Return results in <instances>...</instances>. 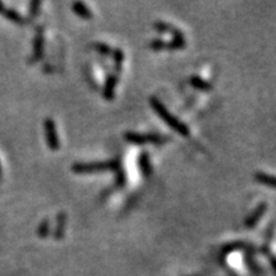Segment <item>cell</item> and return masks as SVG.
I'll return each mask as SVG.
<instances>
[{"mask_svg": "<svg viewBox=\"0 0 276 276\" xmlns=\"http://www.w3.org/2000/svg\"><path fill=\"white\" fill-rule=\"evenodd\" d=\"M72 170L74 173H91V172H99V170H115L118 173V177H117V183H118L119 187L124 185L125 183V177L124 173L121 170L120 164L119 161H100V162H88V164H81V162H77L72 166Z\"/></svg>", "mask_w": 276, "mask_h": 276, "instance_id": "6da1fadb", "label": "cell"}, {"mask_svg": "<svg viewBox=\"0 0 276 276\" xmlns=\"http://www.w3.org/2000/svg\"><path fill=\"white\" fill-rule=\"evenodd\" d=\"M150 104H151V108L158 113V117H160L162 120H165V123L170 127V128H173L174 131L178 132L179 135L183 136V137H188L189 136L188 127H187L184 123H182V121L179 120L178 118H175L174 115L170 114V111L164 106L162 102L158 101L156 98H151L150 99Z\"/></svg>", "mask_w": 276, "mask_h": 276, "instance_id": "7a4b0ae2", "label": "cell"}, {"mask_svg": "<svg viewBox=\"0 0 276 276\" xmlns=\"http://www.w3.org/2000/svg\"><path fill=\"white\" fill-rule=\"evenodd\" d=\"M155 27L158 31H166V32H170L173 35V41L170 44H166V47L169 49H182L185 46V39L183 36V34L178 28L173 27L172 24L165 23V22H156Z\"/></svg>", "mask_w": 276, "mask_h": 276, "instance_id": "3957f363", "label": "cell"}, {"mask_svg": "<svg viewBox=\"0 0 276 276\" xmlns=\"http://www.w3.org/2000/svg\"><path fill=\"white\" fill-rule=\"evenodd\" d=\"M45 133H46V142H47V147L53 150V151H57L60 147V143H59V138L57 135V127H55V123L53 119H46L45 120Z\"/></svg>", "mask_w": 276, "mask_h": 276, "instance_id": "277c9868", "label": "cell"}, {"mask_svg": "<svg viewBox=\"0 0 276 276\" xmlns=\"http://www.w3.org/2000/svg\"><path fill=\"white\" fill-rule=\"evenodd\" d=\"M124 138L128 142L136 143V145H143L147 142H155V143H160L162 142V137L156 135H138V133H132V132H127L124 135Z\"/></svg>", "mask_w": 276, "mask_h": 276, "instance_id": "5b68a950", "label": "cell"}, {"mask_svg": "<svg viewBox=\"0 0 276 276\" xmlns=\"http://www.w3.org/2000/svg\"><path fill=\"white\" fill-rule=\"evenodd\" d=\"M117 83H118V77L117 74H111L109 76L108 81L105 83L104 91H102V95L106 100H113L114 99V90L117 87Z\"/></svg>", "mask_w": 276, "mask_h": 276, "instance_id": "8992f818", "label": "cell"}, {"mask_svg": "<svg viewBox=\"0 0 276 276\" xmlns=\"http://www.w3.org/2000/svg\"><path fill=\"white\" fill-rule=\"evenodd\" d=\"M267 210V205L266 203H261V205L257 207L255 211L252 212V215L249 216L248 219L246 220V226L247 228H253V226L256 225L258 220L262 217V215L265 214V211Z\"/></svg>", "mask_w": 276, "mask_h": 276, "instance_id": "52a82bcc", "label": "cell"}, {"mask_svg": "<svg viewBox=\"0 0 276 276\" xmlns=\"http://www.w3.org/2000/svg\"><path fill=\"white\" fill-rule=\"evenodd\" d=\"M73 10L77 16H79V17L82 18H86V20H88V18H91L92 16H94L91 10H90V8L84 3H79V1L73 3Z\"/></svg>", "mask_w": 276, "mask_h": 276, "instance_id": "ba28073f", "label": "cell"}, {"mask_svg": "<svg viewBox=\"0 0 276 276\" xmlns=\"http://www.w3.org/2000/svg\"><path fill=\"white\" fill-rule=\"evenodd\" d=\"M139 169H141L142 174L145 175L146 178L151 175V165H150V158H148L147 152H142L141 156H139Z\"/></svg>", "mask_w": 276, "mask_h": 276, "instance_id": "9c48e42d", "label": "cell"}, {"mask_svg": "<svg viewBox=\"0 0 276 276\" xmlns=\"http://www.w3.org/2000/svg\"><path fill=\"white\" fill-rule=\"evenodd\" d=\"M44 55V36H42V32L39 31V34L36 36V40H35V57L34 59H40Z\"/></svg>", "mask_w": 276, "mask_h": 276, "instance_id": "30bf717a", "label": "cell"}, {"mask_svg": "<svg viewBox=\"0 0 276 276\" xmlns=\"http://www.w3.org/2000/svg\"><path fill=\"white\" fill-rule=\"evenodd\" d=\"M0 12L5 16L7 18H9L10 20H13V22H16V23H24L23 18L20 17V14L17 13V12H14L13 9H4V5L1 3H0Z\"/></svg>", "mask_w": 276, "mask_h": 276, "instance_id": "8fae6325", "label": "cell"}, {"mask_svg": "<svg viewBox=\"0 0 276 276\" xmlns=\"http://www.w3.org/2000/svg\"><path fill=\"white\" fill-rule=\"evenodd\" d=\"M256 179L258 180V182L262 183V184L269 185V187H271V188L275 187V180H274V178L271 177V175L265 174V173H257Z\"/></svg>", "mask_w": 276, "mask_h": 276, "instance_id": "7c38bea8", "label": "cell"}, {"mask_svg": "<svg viewBox=\"0 0 276 276\" xmlns=\"http://www.w3.org/2000/svg\"><path fill=\"white\" fill-rule=\"evenodd\" d=\"M191 84H192V86H195L196 88H198V90H203V91H206V90H210V88H211V84H210L209 82L203 81L202 78H199V77L191 78Z\"/></svg>", "mask_w": 276, "mask_h": 276, "instance_id": "4fadbf2b", "label": "cell"}, {"mask_svg": "<svg viewBox=\"0 0 276 276\" xmlns=\"http://www.w3.org/2000/svg\"><path fill=\"white\" fill-rule=\"evenodd\" d=\"M113 57H114L115 60V67H117V71H120L121 65H123V61H124V53L120 50V49H117V50L113 51Z\"/></svg>", "mask_w": 276, "mask_h": 276, "instance_id": "5bb4252c", "label": "cell"}, {"mask_svg": "<svg viewBox=\"0 0 276 276\" xmlns=\"http://www.w3.org/2000/svg\"><path fill=\"white\" fill-rule=\"evenodd\" d=\"M64 220H65L64 214H60V215H59V222H58V230L55 232V237H57V239H60L61 237H63V229H64Z\"/></svg>", "mask_w": 276, "mask_h": 276, "instance_id": "9a60e30c", "label": "cell"}, {"mask_svg": "<svg viewBox=\"0 0 276 276\" xmlns=\"http://www.w3.org/2000/svg\"><path fill=\"white\" fill-rule=\"evenodd\" d=\"M95 47L98 49L100 54H104V55H113V51H114L110 46H108V45L105 44H96L95 45Z\"/></svg>", "mask_w": 276, "mask_h": 276, "instance_id": "2e32d148", "label": "cell"}, {"mask_svg": "<svg viewBox=\"0 0 276 276\" xmlns=\"http://www.w3.org/2000/svg\"><path fill=\"white\" fill-rule=\"evenodd\" d=\"M49 230H50V226H49V221L47 220H45L42 224L40 225V228H39V236L42 237V238H45V237L49 234Z\"/></svg>", "mask_w": 276, "mask_h": 276, "instance_id": "e0dca14e", "label": "cell"}, {"mask_svg": "<svg viewBox=\"0 0 276 276\" xmlns=\"http://www.w3.org/2000/svg\"><path fill=\"white\" fill-rule=\"evenodd\" d=\"M41 5L40 1H32L30 5V14L32 16V17H35V16H37V13H39V7Z\"/></svg>", "mask_w": 276, "mask_h": 276, "instance_id": "ac0fdd59", "label": "cell"}, {"mask_svg": "<svg viewBox=\"0 0 276 276\" xmlns=\"http://www.w3.org/2000/svg\"><path fill=\"white\" fill-rule=\"evenodd\" d=\"M150 46H151L152 49H155V50H160V49H164V47H166V44L162 40H155V41H152L151 44H150Z\"/></svg>", "mask_w": 276, "mask_h": 276, "instance_id": "d6986e66", "label": "cell"}, {"mask_svg": "<svg viewBox=\"0 0 276 276\" xmlns=\"http://www.w3.org/2000/svg\"><path fill=\"white\" fill-rule=\"evenodd\" d=\"M0 170H1V168H0Z\"/></svg>", "mask_w": 276, "mask_h": 276, "instance_id": "ffe728a7", "label": "cell"}]
</instances>
